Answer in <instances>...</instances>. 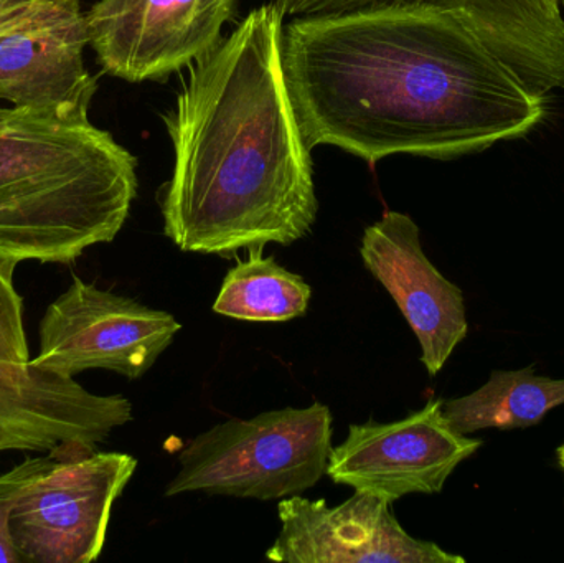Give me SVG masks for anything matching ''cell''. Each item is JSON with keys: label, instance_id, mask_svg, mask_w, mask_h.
Masks as SVG:
<instances>
[{"label": "cell", "instance_id": "12", "mask_svg": "<svg viewBox=\"0 0 564 563\" xmlns=\"http://www.w3.org/2000/svg\"><path fill=\"white\" fill-rule=\"evenodd\" d=\"M360 255L420 340L427 373L436 377L469 333L463 290L424 255L410 215L387 212L365 230Z\"/></svg>", "mask_w": 564, "mask_h": 563}, {"label": "cell", "instance_id": "9", "mask_svg": "<svg viewBox=\"0 0 564 563\" xmlns=\"http://www.w3.org/2000/svg\"><path fill=\"white\" fill-rule=\"evenodd\" d=\"M234 12L235 0H99L86 13L89 45L109 75L164 78L212 52Z\"/></svg>", "mask_w": 564, "mask_h": 563}, {"label": "cell", "instance_id": "6", "mask_svg": "<svg viewBox=\"0 0 564 563\" xmlns=\"http://www.w3.org/2000/svg\"><path fill=\"white\" fill-rule=\"evenodd\" d=\"M181 323L128 296L73 277L40 323V349L30 362L75 379L86 370H111L141 379L174 343Z\"/></svg>", "mask_w": 564, "mask_h": 563}, {"label": "cell", "instance_id": "15", "mask_svg": "<svg viewBox=\"0 0 564 563\" xmlns=\"http://www.w3.org/2000/svg\"><path fill=\"white\" fill-rule=\"evenodd\" d=\"M253 251L225 277L214 313L250 323H285L305 316L312 290L304 278L285 270L274 257Z\"/></svg>", "mask_w": 564, "mask_h": 563}, {"label": "cell", "instance_id": "4", "mask_svg": "<svg viewBox=\"0 0 564 563\" xmlns=\"http://www.w3.org/2000/svg\"><path fill=\"white\" fill-rule=\"evenodd\" d=\"M332 448V413L322 403L231 419L182 448L178 473L164 495L281 501L301 496L327 475Z\"/></svg>", "mask_w": 564, "mask_h": 563}, {"label": "cell", "instance_id": "10", "mask_svg": "<svg viewBox=\"0 0 564 563\" xmlns=\"http://www.w3.org/2000/svg\"><path fill=\"white\" fill-rule=\"evenodd\" d=\"M391 505L365 491H355L335 508H328L324 499H281V532L268 549L267 559L288 563L466 562L434 542L408 534L394 518Z\"/></svg>", "mask_w": 564, "mask_h": 563}, {"label": "cell", "instance_id": "3", "mask_svg": "<svg viewBox=\"0 0 564 563\" xmlns=\"http://www.w3.org/2000/svg\"><path fill=\"white\" fill-rule=\"evenodd\" d=\"M138 161L79 109L0 108V258L73 263L111 243Z\"/></svg>", "mask_w": 564, "mask_h": 563}, {"label": "cell", "instance_id": "2", "mask_svg": "<svg viewBox=\"0 0 564 563\" xmlns=\"http://www.w3.org/2000/svg\"><path fill=\"white\" fill-rule=\"evenodd\" d=\"M282 19L278 3L251 10L192 63L165 116L175 158L159 204L178 250L230 258L311 234L317 197L282 65Z\"/></svg>", "mask_w": 564, "mask_h": 563}, {"label": "cell", "instance_id": "16", "mask_svg": "<svg viewBox=\"0 0 564 563\" xmlns=\"http://www.w3.org/2000/svg\"><path fill=\"white\" fill-rule=\"evenodd\" d=\"M15 261L0 258V360L25 364L30 360L23 323V300L15 288Z\"/></svg>", "mask_w": 564, "mask_h": 563}, {"label": "cell", "instance_id": "18", "mask_svg": "<svg viewBox=\"0 0 564 563\" xmlns=\"http://www.w3.org/2000/svg\"><path fill=\"white\" fill-rule=\"evenodd\" d=\"M558 465L560 468H562V472L564 473V445L560 446L558 448Z\"/></svg>", "mask_w": 564, "mask_h": 563}, {"label": "cell", "instance_id": "11", "mask_svg": "<svg viewBox=\"0 0 564 563\" xmlns=\"http://www.w3.org/2000/svg\"><path fill=\"white\" fill-rule=\"evenodd\" d=\"M131 420L126 397L89 392L30 360H0V453L98 450Z\"/></svg>", "mask_w": 564, "mask_h": 563}, {"label": "cell", "instance_id": "14", "mask_svg": "<svg viewBox=\"0 0 564 563\" xmlns=\"http://www.w3.org/2000/svg\"><path fill=\"white\" fill-rule=\"evenodd\" d=\"M564 405V379L536 376L535 367L494 370L476 392L443 402L449 425L463 435L480 430L529 429Z\"/></svg>", "mask_w": 564, "mask_h": 563}, {"label": "cell", "instance_id": "13", "mask_svg": "<svg viewBox=\"0 0 564 563\" xmlns=\"http://www.w3.org/2000/svg\"><path fill=\"white\" fill-rule=\"evenodd\" d=\"M284 17H317L390 6L436 7L466 17L486 45L536 95L564 89L562 0H276Z\"/></svg>", "mask_w": 564, "mask_h": 563}, {"label": "cell", "instance_id": "19", "mask_svg": "<svg viewBox=\"0 0 564 563\" xmlns=\"http://www.w3.org/2000/svg\"><path fill=\"white\" fill-rule=\"evenodd\" d=\"M562 3H563V6H564V0H562Z\"/></svg>", "mask_w": 564, "mask_h": 563}, {"label": "cell", "instance_id": "17", "mask_svg": "<svg viewBox=\"0 0 564 563\" xmlns=\"http://www.w3.org/2000/svg\"><path fill=\"white\" fill-rule=\"evenodd\" d=\"M53 462V452L40 458H29L0 475V563H22L13 544L10 518L26 486Z\"/></svg>", "mask_w": 564, "mask_h": 563}, {"label": "cell", "instance_id": "5", "mask_svg": "<svg viewBox=\"0 0 564 563\" xmlns=\"http://www.w3.org/2000/svg\"><path fill=\"white\" fill-rule=\"evenodd\" d=\"M138 469L126 453L62 448L20 496L12 518L22 563H91L101 555L112 506Z\"/></svg>", "mask_w": 564, "mask_h": 563}, {"label": "cell", "instance_id": "7", "mask_svg": "<svg viewBox=\"0 0 564 563\" xmlns=\"http://www.w3.org/2000/svg\"><path fill=\"white\" fill-rule=\"evenodd\" d=\"M88 15L79 0H0V99L17 108L89 111Z\"/></svg>", "mask_w": 564, "mask_h": 563}, {"label": "cell", "instance_id": "8", "mask_svg": "<svg viewBox=\"0 0 564 563\" xmlns=\"http://www.w3.org/2000/svg\"><path fill=\"white\" fill-rule=\"evenodd\" d=\"M444 400L391 423L351 425L332 448L327 475L335 485L394 502L410 495H437L460 463L476 455L482 440L456 432Z\"/></svg>", "mask_w": 564, "mask_h": 563}, {"label": "cell", "instance_id": "1", "mask_svg": "<svg viewBox=\"0 0 564 563\" xmlns=\"http://www.w3.org/2000/svg\"><path fill=\"white\" fill-rule=\"evenodd\" d=\"M282 65L308 149L335 145L370 164L393 154H477L525 138L550 105L469 19L436 7L292 20Z\"/></svg>", "mask_w": 564, "mask_h": 563}]
</instances>
